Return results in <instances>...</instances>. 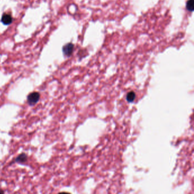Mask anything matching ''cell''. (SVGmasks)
Listing matches in <instances>:
<instances>
[{"label":"cell","instance_id":"1","mask_svg":"<svg viewBox=\"0 0 194 194\" xmlns=\"http://www.w3.org/2000/svg\"><path fill=\"white\" fill-rule=\"evenodd\" d=\"M41 95L38 92H32L28 94L27 97V102L30 106H35L39 101Z\"/></svg>","mask_w":194,"mask_h":194},{"label":"cell","instance_id":"2","mask_svg":"<svg viewBox=\"0 0 194 194\" xmlns=\"http://www.w3.org/2000/svg\"><path fill=\"white\" fill-rule=\"evenodd\" d=\"M74 50V45L72 43H68L62 47L63 55L66 57H70L72 55Z\"/></svg>","mask_w":194,"mask_h":194},{"label":"cell","instance_id":"3","mask_svg":"<svg viewBox=\"0 0 194 194\" xmlns=\"http://www.w3.org/2000/svg\"><path fill=\"white\" fill-rule=\"evenodd\" d=\"M1 21L3 25L8 26V25H11V24L13 22V18L11 14L4 13L2 15Z\"/></svg>","mask_w":194,"mask_h":194},{"label":"cell","instance_id":"4","mask_svg":"<svg viewBox=\"0 0 194 194\" xmlns=\"http://www.w3.org/2000/svg\"><path fill=\"white\" fill-rule=\"evenodd\" d=\"M28 156L24 153L20 154L19 155H18L17 157L15 158L14 162L19 164H24L28 161Z\"/></svg>","mask_w":194,"mask_h":194},{"label":"cell","instance_id":"5","mask_svg":"<svg viewBox=\"0 0 194 194\" xmlns=\"http://www.w3.org/2000/svg\"><path fill=\"white\" fill-rule=\"evenodd\" d=\"M136 93L133 91H131V92L127 93V95L126 97V99L127 100V102H132L134 101V100L136 99Z\"/></svg>","mask_w":194,"mask_h":194},{"label":"cell","instance_id":"6","mask_svg":"<svg viewBox=\"0 0 194 194\" xmlns=\"http://www.w3.org/2000/svg\"><path fill=\"white\" fill-rule=\"evenodd\" d=\"M194 0H188L186 4V9L189 11H194Z\"/></svg>","mask_w":194,"mask_h":194},{"label":"cell","instance_id":"7","mask_svg":"<svg viewBox=\"0 0 194 194\" xmlns=\"http://www.w3.org/2000/svg\"><path fill=\"white\" fill-rule=\"evenodd\" d=\"M0 193H4V191L1 188V187H0Z\"/></svg>","mask_w":194,"mask_h":194}]
</instances>
